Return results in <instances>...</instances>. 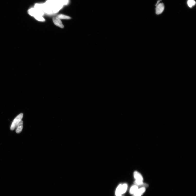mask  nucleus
<instances>
[{
    "mask_svg": "<svg viewBox=\"0 0 196 196\" xmlns=\"http://www.w3.org/2000/svg\"><path fill=\"white\" fill-rule=\"evenodd\" d=\"M23 116V114L21 113L19 114L16 117L11 125L10 127L11 130H13L17 127L18 124L22 120Z\"/></svg>",
    "mask_w": 196,
    "mask_h": 196,
    "instance_id": "1",
    "label": "nucleus"
},
{
    "mask_svg": "<svg viewBox=\"0 0 196 196\" xmlns=\"http://www.w3.org/2000/svg\"><path fill=\"white\" fill-rule=\"evenodd\" d=\"M28 12L29 15L34 17L38 15L42 16L44 14V12L43 11L38 10L35 8L29 9Z\"/></svg>",
    "mask_w": 196,
    "mask_h": 196,
    "instance_id": "2",
    "label": "nucleus"
},
{
    "mask_svg": "<svg viewBox=\"0 0 196 196\" xmlns=\"http://www.w3.org/2000/svg\"><path fill=\"white\" fill-rule=\"evenodd\" d=\"M164 6L163 3L159 4L156 6V14L158 15L161 14L164 9Z\"/></svg>",
    "mask_w": 196,
    "mask_h": 196,
    "instance_id": "3",
    "label": "nucleus"
},
{
    "mask_svg": "<svg viewBox=\"0 0 196 196\" xmlns=\"http://www.w3.org/2000/svg\"><path fill=\"white\" fill-rule=\"evenodd\" d=\"M53 21L54 24L61 28H64V26L60 19L57 17H53Z\"/></svg>",
    "mask_w": 196,
    "mask_h": 196,
    "instance_id": "4",
    "label": "nucleus"
},
{
    "mask_svg": "<svg viewBox=\"0 0 196 196\" xmlns=\"http://www.w3.org/2000/svg\"><path fill=\"white\" fill-rule=\"evenodd\" d=\"M23 121L21 120L18 125L16 129V133L17 134H19L22 132L23 128Z\"/></svg>",
    "mask_w": 196,
    "mask_h": 196,
    "instance_id": "5",
    "label": "nucleus"
},
{
    "mask_svg": "<svg viewBox=\"0 0 196 196\" xmlns=\"http://www.w3.org/2000/svg\"><path fill=\"white\" fill-rule=\"evenodd\" d=\"M134 176L136 180L143 181V178L140 173L137 171H135L134 173Z\"/></svg>",
    "mask_w": 196,
    "mask_h": 196,
    "instance_id": "6",
    "label": "nucleus"
},
{
    "mask_svg": "<svg viewBox=\"0 0 196 196\" xmlns=\"http://www.w3.org/2000/svg\"><path fill=\"white\" fill-rule=\"evenodd\" d=\"M146 190L145 187L141 188L138 189L134 195V196H141L144 193Z\"/></svg>",
    "mask_w": 196,
    "mask_h": 196,
    "instance_id": "7",
    "label": "nucleus"
},
{
    "mask_svg": "<svg viewBox=\"0 0 196 196\" xmlns=\"http://www.w3.org/2000/svg\"><path fill=\"white\" fill-rule=\"evenodd\" d=\"M143 181L136 180H135L134 182V184L137 186H141L143 187H146L149 186V185L147 184L143 183Z\"/></svg>",
    "mask_w": 196,
    "mask_h": 196,
    "instance_id": "8",
    "label": "nucleus"
},
{
    "mask_svg": "<svg viewBox=\"0 0 196 196\" xmlns=\"http://www.w3.org/2000/svg\"><path fill=\"white\" fill-rule=\"evenodd\" d=\"M138 189L137 186L136 185L132 186L130 189L129 192L131 194L134 195Z\"/></svg>",
    "mask_w": 196,
    "mask_h": 196,
    "instance_id": "9",
    "label": "nucleus"
},
{
    "mask_svg": "<svg viewBox=\"0 0 196 196\" xmlns=\"http://www.w3.org/2000/svg\"><path fill=\"white\" fill-rule=\"evenodd\" d=\"M122 184H120L118 186L116 191L115 194L116 196L122 195L121 192V188Z\"/></svg>",
    "mask_w": 196,
    "mask_h": 196,
    "instance_id": "10",
    "label": "nucleus"
},
{
    "mask_svg": "<svg viewBox=\"0 0 196 196\" xmlns=\"http://www.w3.org/2000/svg\"><path fill=\"white\" fill-rule=\"evenodd\" d=\"M127 188V185L126 184L122 185L121 188V194L122 195L126 192Z\"/></svg>",
    "mask_w": 196,
    "mask_h": 196,
    "instance_id": "11",
    "label": "nucleus"
},
{
    "mask_svg": "<svg viewBox=\"0 0 196 196\" xmlns=\"http://www.w3.org/2000/svg\"><path fill=\"white\" fill-rule=\"evenodd\" d=\"M57 18L60 19H71L70 17L63 14L58 15L57 16Z\"/></svg>",
    "mask_w": 196,
    "mask_h": 196,
    "instance_id": "12",
    "label": "nucleus"
},
{
    "mask_svg": "<svg viewBox=\"0 0 196 196\" xmlns=\"http://www.w3.org/2000/svg\"><path fill=\"white\" fill-rule=\"evenodd\" d=\"M196 4V2L194 0H188L187 1L188 5L190 8L195 5Z\"/></svg>",
    "mask_w": 196,
    "mask_h": 196,
    "instance_id": "13",
    "label": "nucleus"
},
{
    "mask_svg": "<svg viewBox=\"0 0 196 196\" xmlns=\"http://www.w3.org/2000/svg\"><path fill=\"white\" fill-rule=\"evenodd\" d=\"M34 17L36 20L39 21L44 22L45 21V19L42 17V16L40 15Z\"/></svg>",
    "mask_w": 196,
    "mask_h": 196,
    "instance_id": "14",
    "label": "nucleus"
},
{
    "mask_svg": "<svg viewBox=\"0 0 196 196\" xmlns=\"http://www.w3.org/2000/svg\"><path fill=\"white\" fill-rule=\"evenodd\" d=\"M63 5H67L69 2V0H62L61 1Z\"/></svg>",
    "mask_w": 196,
    "mask_h": 196,
    "instance_id": "15",
    "label": "nucleus"
},
{
    "mask_svg": "<svg viewBox=\"0 0 196 196\" xmlns=\"http://www.w3.org/2000/svg\"><path fill=\"white\" fill-rule=\"evenodd\" d=\"M56 2H60L62 0H55Z\"/></svg>",
    "mask_w": 196,
    "mask_h": 196,
    "instance_id": "16",
    "label": "nucleus"
},
{
    "mask_svg": "<svg viewBox=\"0 0 196 196\" xmlns=\"http://www.w3.org/2000/svg\"><path fill=\"white\" fill-rule=\"evenodd\" d=\"M123 196L122 195H120L118 196Z\"/></svg>",
    "mask_w": 196,
    "mask_h": 196,
    "instance_id": "17",
    "label": "nucleus"
}]
</instances>
